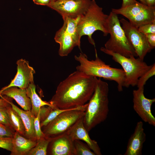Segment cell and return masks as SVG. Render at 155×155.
Wrapping results in <instances>:
<instances>
[{"mask_svg": "<svg viewBox=\"0 0 155 155\" xmlns=\"http://www.w3.org/2000/svg\"><path fill=\"white\" fill-rule=\"evenodd\" d=\"M96 78L76 70L59 83L49 102L54 108L60 109L84 105L94 92Z\"/></svg>", "mask_w": 155, "mask_h": 155, "instance_id": "obj_1", "label": "cell"}, {"mask_svg": "<svg viewBox=\"0 0 155 155\" xmlns=\"http://www.w3.org/2000/svg\"><path fill=\"white\" fill-rule=\"evenodd\" d=\"M108 92V83L96 78L94 92L83 116L84 124L88 132L107 118L109 111Z\"/></svg>", "mask_w": 155, "mask_h": 155, "instance_id": "obj_2", "label": "cell"}, {"mask_svg": "<svg viewBox=\"0 0 155 155\" xmlns=\"http://www.w3.org/2000/svg\"><path fill=\"white\" fill-rule=\"evenodd\" d=\"M95 51L94 60H89L87 56L83 53H80L78 56L75 55V60L80 64L76 67V70L88 75L114 81L117 84L118 91H122L125 78L123 70L106 64L98 57L95 48Z\"/></svg>", "mask_w": 155, "mask_h": 155, "instance_id": "obj_3", "label": "cell"}, {"mask_svg": "<svg viewBox=\"0 0 155 155\" xmlns=\"http://www.w3.org/2000/svg\"><path fill=\"white\" fill-rule=\"evenodd\" d=\"M108 15L102 11L95 0H92L86 12L81 16L77 26V31L80 36H88L90 43L95 47V43L92 37L96 31H102L104 36L108 34L107 28V19Z\"/></svg>", "mask_w": 155, "mask_h": 155, "instance_id": "obj_4", "label": "cell"}, {"mask_svg": "<svg viewBox=\"0 0 155 155\" xmlns=\"http://www.w3.org/2000/svg\"><path fill=\"white\" fill-rule=\"evenodd\" d=\"M107 24L110 37L105 44L104 47L108 51L126 57H137L121 27L118 15L111 12L108 15Z\"/></svg>", "mask_w": 155, "mask_h": 155, "instance_id": "obj_5", "label": "cell"}, {"mask_svg": "<svg viewBox=\"0 0 155 155\" xmlns=\"http://www.w3.org/2000/svg\"><path fill=\"white\" fill-rule=\"evenodd\" d=\"M100 50L111 56L113 60L121 66L125 74L124 87L126 88L137 86L139 78L152 66L153 64L148 65L139 57L135 58L134 56L126 57L108 51L104 47H101Z\"/></svg>", "mask_w": 155, "mask_h": 155, "instance_id": "obj_6", "label": "cell"}, {"mask_svg": "<svg viewBox=\"0 0 155 155\" xmlns=\"http://www.w3.org/2000/svg\"><path fill=\"white\" fill-rule=\"evenodd\" d=\"M80 17H62L63 25L56 32L54 37L55 42L59 44L58 53L61 57L67 56L75 46L81 49V37L77 30Z\"/></svg>", "mask_w": 155, "mask_h": 155, "instance_id": "obj_7", "label": "cell"}, {"mask_svg": "<svg viewBox=\"0 0 155 155\" xmlns=\"http://www.w3.org/2000/svg\"><path fill=\"white\" fill-rule=\"evenodd\" d=\"M88 105L65 111L58 115L42 131L45 135L51 138L66 132L78 120L83 116Z\"/></svg>", "mask_w": 155, "mask_h": 155, "instance_id": "obj_8", "label": "cell"}, {"mask_svg": "<svg viewBox=\"0 0 155 155\" xmlns=\"http://www.w3.org/2000/svg\"><path fill=\"white\" fill-rule=\"evenodd\" d=\"M111 11L123 16L137 28L142 25L155 22V6H149L138 1L123 8H112Z\"/></svg>", "mask_w": 155, "mask_h": 155, "instance_id": "obj_9", "label": "cell"}, {"mask_svg": "<svg viewBox=\"0 0 155 155\" xmlns=\"http://www.w3.org/2000/svg\"><path fill=\"white\" fill-rule=\"evenodd\" d=\"M119 21L126 37L134 49L137 57L143 60L147 53L152 49L146 35L140 32L137 28L125 19L122 18Z\"/></svg>", "mask_w": 155, "mask_h": 155, "instance_id": "obj_10", "label": "cell"}, {"mask_svg": "<svg viewBox=\"0 0 155 155\" xmlns=\"http://www.w3.org/2000/svg\"><path fill=\"white\" fill-rule=\"evenodd\" d=\"M91 0H57L48 6L62 16L75 18L83 15L89 6Z\"/></svg>", "mask_w": 155, "mask_h": 155, "instance_id": "obj_11", "label": "cell"}, {"mask_svg": "<svg viewBox=\"0 0 155 155\" xmlns=\"http://www.w3.org/2000/svg\"><path fill=\"white\" fill-rule=\"evenodd\" d=\"M144 88H138L133 91V108L143 121L155 126V118L152 113L151 107L155 102V98H146L144 94Z\"/></svg>", "mask_w": 155, "mask_h": 155, "instance_id": "obj_12", "label": "cell"}, {"mask_svg": "<svg viewBox=\"0 0 155 155\" xmlns=\"http://www.w3.org/2000/svg\"><path fill=\"white\" fill-rule=\"evenodd\" d=\"M16 64L17 72L14 78L8 86L2 88L0 92L12 86L26 89L31 84L34 83V75L35 71L30 65L28 61L22 59L18 60Z\"/></svg>", "mask_w": 155, "mask_h": 155, "instance_id": "obj_13", "label": "cell"}, {"mask_svg": "<svg viewBox=\"0 0 155 155\" xmlns=\"http://www.w3.org/2000/svg\"><path fill=\"white\" fill-rule=\"evenodd\" d=\"M47 153L52 155H76L73 141L65 133L51 138Z\"/></svg>", "mask_w": 155, "mask_h": 155, "instance_id": "obj_14", "label": "cell"}, {"mask_svg": "<svg viewBox=\"0 0 155 155\" xmlns=\"http://www.w3.org/2000/svg\"><path fill=\"white\" fill-rule=\"evenodd\" d=\"M83 116L78 120L65 133L73 141L80 140L85 142L96 155H101L100 149L97 142L90 138L88 132L84 127Z\"/></svg>", "mask_w": 155, "mask_h": 155, "instance_id": "obj_15", "label": "cell"}, {"mask_svg": "<svg viewBox=\"0 0 155 155\" xmlns=\"http://www.w3.org/2000/svg\"><path fill=\"white\" fill-rule=\"evenodd\" d=\"M146 140L142 122H137L134 132L129 138L124 155H141Z\"/></svg>", "mask_w": 155, "mask_h": 155, "instance_id": "obj_16", "label": "cell"}, {"mask_svg": "<svg viewBox=\"0 0 155 155\" xmlns=\"http://www.w3.org/2000/svg\"><path fill=\"white\" fill-rule=\"evenodd\" d=\"M0 96H6L14 99L24 110H31V101L27 94L26 89L16 86L11 87L0 92Z\"/></svg>", "mask_w": 155, "mask_h": 155, "instance_id": "obj_17", "label": "cell"}, {"mask_svg": "<svg viewBox=\"0 0 155 155\" xmlns=\"http://www.w3.org/2000/svg\"><path fill=\"white\" fill-rule=\"evenodd\" d=\"M37 141L26 138L15 131L12 138V150L11 155H27L28 152L34 147Z\"/></svg>", "mask_w": 155, "mask_h": 155, "instance_id": "obj_18", "label": "cell"}, {"mask_svg": "<svg viewBox=\"0 0 155 155\" xmlns=\"http://www.w3.org/2000/svg\"><path fill=\"white\" fill-rule=\"evenodd\" d=\"M12 108L21 118L25 128V135L27 138L37 141L34 128V121L35 117L31 110H23L15 105L11 100L9 101Z\"/></svg>", "mask_w": 155, "mask_h": 155, "instance_id": "obj_19", "label": "cell"}, {"mask_svg": "<svg viewBox=\"0 0 155 155\" xmlns=\"http://www.w3.org/2000/svg\"><path fill=\"white\" fill-rule=\"evenodd\" d=\"M36 86L34 83L31 84L26 89L27 94L31 101V111L36 117L40 112L41 108L45 106L54 108L49 102L42 100L37 94Z\"/></svg>", "mask_w": 155, "mask_h": 155, "instance_id": "obj_20", "label": "cell"}, {"mask_svg": "<svg viewBox=\"0 0 155 155\" xmlns=\"http://www.w3.org/2000/svg\"><path fill=\"white\" fill-rule=\"evenodd\" d=\"M10 123L16 132L21 135H25V130L22 121L19 114L12 108L11 104L6 108Z\"/></svg>", "mask_w": 155, "mask_h": 155, "instance_id": "obj_21", "label": "cell"}, {"mask_svg": "<svg viewBox=\"0 0 155 155\" xmlns=\"http://www.w3.org/2000/svg\"><path fill=\"white\" fill-rule=\"evenodd\" d=\"M50 138L45 137L37 140L35 146L28 152V155H46L49 144L51 140Z\"/></svg>", "mask_w": 155, "mask_h": 155, "instance_id": "obj_22", "label": "cell"}, {"mask_svg": "<svg viewBox=\"0 0 155 155\" xmlns=\"http://www.w3.org/2000/svg\"><path fill=\"white\" fill-rule=\"evenodd\" d=\"M73 143L76 155H96L87 144L80 140H75Z\"/></svg>", "mask_w": 155, "mask_h": 155, "instance_id": "obj_23", "label": "cell"}, {"mask_svg": "<svg viewBox=\"0 0 155 155\" xmlns=\"http://www.w3.org/2000/svg\"><path fill=\"white\" fill-rule=\"evenodd\" d=\"M155 75V64L154 63L150 69L139 78L137 85V88L144 87L147 81Z\"/></svg>", "mask_w": 155, "mask_h": 155, "instance_id": "obj_24", "label": "cell"}, {"mask_svg": "<svg viewBox=\"0 0 155 155\" xmlns=\"http://www.w3.org/2000/svg\"><path fill=\"white\" fill-rule=\"evenodd\" d=\"M40 111L35 117L34 121V130L37 140L45 136L40 127Z\"/></svg>", "mask_w": 155, "mask_h": 155, "instance_id": "obj_25", "label": "cell"}, {"mask_svg": "<svg viewBox=\"0 0 155 155\" xmlns=\"http://www.w3.org/2000/svg\"><path fill=\"white\" fill-rule=\"evenodd\" d=\"M6 108H0V124L14 129L10 123Z\"/></svg>", "mask_w": 155, "mask_h": 155, "instance_id": "obj_26", "label": "cell"}, {"mask_svg": "<svg viewBox=\"0 0 155 155\" xmlns=\"http://www.w3.org/2000/svg\"><path fill=\"white\" fill-rule=\"evenodd\" d=\"M137 29L140 32L145 34L155 33V22L142 25Z\"/></svg>", "mask_w": 155, "mask_h": 155, "instance_id": "obj_27", "label": "cell"}, {"mask_svg": "<svg viewBox=\"0 0 155 155\" xmlns=\"http://www.w3.org/2000/svg\"><path fill=\"white\" fill-rule=\"evenodd\" d=\"M13 130L0 124V137H12L15 133Z\"/></svg>", "mask_w": 155, "mask_h": 155, "instance_id": "obj_28", "label": "cell"}, {"mask_svg": "<svg viewBox=\"0 0 155 155\" xmlns=\"http://www.w3.org/2000/svg\"><path fill=\"white\" fill-rule=\"evenodd\" d=\"M12 138L0 137V148L11 152L12 147Z\"/></svg>", "mask_w": 155, "mask_h": 155, "instance_id": "obj_29", "label": "cell"}, {"mask_svg": "<svg viewBox=\"0 0 155 155\" xmlns=\"http://www.w3.org/2000/svg\"><path fill=\"white\" fill-rule=\"evenodd\" d=\"M148 41L153 49L155 47V33L145 34Z\"/></svg>", "mask_w": 155, "mask_h": 155, "instance_id": "obj_30", "label": "cell"}, {"mask_svg": "<svg viewBox=\"0 0 155 155\" xmlns=\"http://www.w3.org/2000/svg\"><path fill=\"white\" fill-rule=\"evenodd\" d=\"M1 98L0 99V108H6L10 105L9 101L11 98L8 97L0 96Z\"/></svg>", "mask_w": 155, "mask_h": 155, "instance_id": "obj_31", "label": "cell"}, {"mask_svg": "<svg viewBox=\"0 0 155 155\" xmlns=\"http://www.w3.org/2000/svg\"><path fill=\"white\" fill-rule=\"evenodd\" d=\"M36 4L48 6L51 2V0H33Z\"/></svg>", "mask_w": 155, "mask_h": 155, "instance_id": "obj_32", "label": "cell"}, {"mask_svg": "<svg viewBox=\"0 0 155 155\" xmlns=\"http://www.w3.org/2000/svg\"><path fill=\"white\" fill-rule=\"evenodd\" d=\"M137 2L136 0H123L121 8H123L129 6Z\"/></svg>", "mask_w": 155, "mask_h": 155, "instance_id": "obj_33", "label": "cell"}, {"mask_svg": "<svg viewBox=\"0 0 155 155\" xmlns=\"http://www.w3.org/2000/svg\"><path fill=\"white\" fill-rule=\"evenodd\" d=\"M147 5L150 6H155V0H145Z\"/></svg>", "mask_w": 155, "mask_h": 155, "instance_id": "obj_34", "label": "cell"}, {"mask_svg": "<svg viewBox=\"0 0 155 155\" xmlns=\"http://www.w3.org/2000/svg\"><path fill=\"white\" fill-rule=\"evenodd\" d=\"M139 0L141 2V3L144 4L146 5L145 0Z\"/></svg>", "mask_w": 155, "mask_h": 155, "instance_id": "obj_35", "label": "cell"}, {"mask_svg": "<svg viewBox=\"0 0 155 155\" xmlns=\"http://www.w3.org/2000/svg\"><path fill=\"white\" fill-rule=\"evenodd\" d=\"M56 0H51V2L55 1Z\"/></svg>", "mask_w": 155, "mask_h": 155, "instance_id": "obj_36", "label": "cell"}, {"mask_svg": "<svg viewBox=\"0 0 155 155\" xmlns=\"http://www.w3.org/2000/svg\"><path fill=\"white\" fill-rule=\"evenodd\" d=\"M56 0H56L55 1H56Z\"/></svg>", "mask_w": 155, "mask_h": 155, "instance_id": "obj_37", "label": "cell"}]
</instances>
